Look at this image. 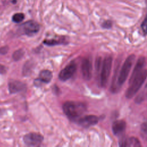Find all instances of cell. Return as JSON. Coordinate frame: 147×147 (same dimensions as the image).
I'll list each match as a JSON object with an SVG mask.
<instances>
[{
	"label": "cell",
	"mask_w": 147,
	"mask_h": 147,
	"mask_svg": "<svg viewBox=\"0 0 147 147\" xmlns=\"http://www.w3.org/2000/svg\"><path fill=\"white\" fill-rule=\"evenodd\" d=\"M63 110L66 116L70 119H76L86 110V105L82 102L67 101L63 106Z\"/></svg>",
	"instance_id": "6da1fadb"
},
{
	"label": "cell",
	"mask_w": 147,
	"mask_h": 147,
	"mask_svg": "<svg viewBox=\"0 0 147 147\" xmlns=\"http://www.w3.org/2000/svg\"><path fill=\"white\" fill-rule=\"evenodd\" d=\"M147 78V69H144L130 84L126 91L125 96L127 99L132 98L140 89Z\"/></svg>",
	"instance_id": "7a4b0ae2"
},
{
	"label": "cell",
	"mask_w": 147,
	"mask_h": 147,
	"mask_svg": "<svg viewBox=\"0 0 147 147\" xmlns=\"http://www.w3.org/2000/svg\"><path fill=\"white\" fill-rule=\"evenodd\" d=\"M136 56L134 55H129L125 60L122 67L119 72V74L117 79V84L118 88L121 87L126 80L130 69L133 66L135 60Z\"/></svg>",
	"instance_id": "3957f363"
},
{
	"label": "cell",
	"mask_w": 147,
	"mask_h": 147,
	"mask_svg": "<svg viewBox=\"0 0 147 147\" xmlns=\"http://www.w3.org/2000/svg\"><path fill=\"white\" fill-rule=\"evenodd\" d=\"M113 58L110 56L105 57L101 65L99 75V82L100 86L105 87L107 86L112 67Z\"/></svg>",
	"instance_id": "277c9868"
},
{
	"label": "cell",
	"mask_w": 147,
	"mask_h": 147,
	"mask_svg": "<svg viewBox=\"0 0 147 147\" xmlns=\"http://www.w3.org/2000/svg\"><path fill=\"white\" fill-rule=\"evenodd\" d=\"M21 32L28 36H33L40 30L39 24L34 21H28L20 26Z\"/></svg>",
	"instance_id": "5b68a950"
},
{
	"label": "cell",
	"mask_w": 147,
	"mask_h": 147,
	"mask_svg": "<svg viewBox=\"0 0 147 147\" xmlns=\"http://www.w3.org/2000/svg\"><path fill=\"white\" fill-rule=\"evenodd\" d=\"M42 135L36 133H30L24 136L23 140L24 143L29 146H39L43 140Z\"/></svg>",
	"instance_id": "8992f818"
},
{
	"label": "cell",
	"mask_w": 147,
	"mask_h": 147,
	"mask_svg": "<svg viewBox=\"0 0 147 147\" xmlns=\"http://www.w3.org/2000/svg\"><path fill=\"white\" fill-rule=\"evenodd\" d=\"M76 70V64L74 61L71 62L59 74V78L61 81H66L69 79L75 74Z\"/></svg>",
	"instance_id": "52a82bcc"
},
{
	"label": "cell",
	"mask_w": 147,
	"mask_h": 147,
	"mask_svg": "<svg viewBox=\"0 0 147 147\" xmlns=\"http://www.w3.org/2000/svg\"><path fill=\"white\" fill-rule=\"evenodd\" d=\"M99 121V118L94 115H88L79 118L78 123L83 127H88L96 125Z\"/></svg>",
	"instance_id": "ba28073f"
},
{
	"label": "cell",
	"mask_w": 147,
	"mask_h": 147,
	"mask_svg": "<svg viewBox=\"0 0 147 147\" xmlns=\"http://www.w3.org/2000/svg\"><path fill=\"white\" fill-rule=\"evenodd\" d=\"M81 71L85 80H90L92 76V64L91 61L87 58L84 59L81 64Z\"/></svg>",
	"instance_id": "9c48e42d"
},
{
	"label": "cell",
	"mask_w": 147,
	"mask_h": 147,
	"mask_svg": "<svg viewBox=\"0 0 147 147\" xmlns=\"http://www.w3.org/2000/svg\"><path fill=\"white\" fill-rule=\"evenodd\" d=\"M145 58L142 56L139 57L136 62V64L134 67V69L129 79V84H130L144 70L143 69L145 66Z\"/></svg>",
	"instance_id": "30bf717a"
},
{
	"label": "cell",
	"mask_w": 147,
	"mask_h": 147,
	"mask_svg": "<svg viewBox=\"0 0 147 147\" xmlns=\"http://www.w3.org/2000/svg\"><path fill=\"white\" fill-rule=\"evenodd\" d=\"M119 145L121 147L141 146V143L138 138L134 137H123L119 141Z\"/></svg>",
	"instance_id": "8fae6325"
},
{
	"label": "cell",
	"mask_w": 147,
	"mask_h": 147,
	"mask_svg": "<svg viewBox=\"0 0 147 147\" xmlns=\"http://www.w3.org/2000/svg\"><path fill=\"white\" fill-rule=\"evenodd\" d=\"M126 127V122L122 119L115 121L111 126L113 133L115 136H119L122 134L125 131Z\"/></svg>",
	"instance_id": "7c38bea8"
},
{
	"label": "cell",
	"mask_w": 147,
	"mask_h": 147,
	"mask_svg": "<svg viewBox=\"0 0 147 147\" xmlns=\"http://www.w3.org/2000/svg\"><path fill=\"white\" fill-rule=\"evenodd\" d=\"M9 90L11 94H15L22 91L25 88V84L18 80H12L9 82Z\"/></svg>",
	"instance_id": "4fadbf2b"
},
{
	"label": "cell",
	"mask_w": 147,
	"mask_h": 147,
	"mask_svg": "<svg viewBox=\"0 0 147 147\" xmlns=\"http://www.w3.org/2000/svg\"><path fill=\"white\" fill-rule=\"evenodd\" d=\"M52 78V72L48 69L42 70L40 74L38 79L41 80L42 83H49Z\"/></svg>",
	"instance_id": "5bb4252c"
},
{
	"label": "cell",
	"mask_w": 147,
	"mask_h": 147,
	"mask_svg": "<svg viewBox=\"0 0 147 147\" xmlns=\"http://www.w3.org/2000/svg\"><path fill=\"white\" fill-rule=\"evenodd\" d=\"M25 18V16L23 13H18L14 14L12 17V20L16 23H20L22 22Z\"/></svg>",
	"instance_id": "9a60e30c"
},
{
	"label": "cell",
	"mask_w": 147,
	"mask_h": 147,
	"mask_svg": "<svg viewBox=\"0 0 147 147\" xmlns=\"http://www.w3.org/2000/svg\"><path fill=\"white\" fill-rule=\"evenodd\" d=\"M43 43L45 45L49 46H53L55 45H59L63 43V40H55V39H51V40H45L43 41Z\"/></svg>",
	"instance_id": "2e32d148"
},
{
	"label": "cell",
	"mask_w": 147,
	"mask_h": 147,
	"mask_svg": "<svg viewBox=\"0 0 147 147\" xmlns=\"http://www.w3.org/2000/svg\"><path fill=\"white\" fill-rule=\"evenodd\" d=\"M24 55V51L22 49L17 50L14 52L13 55V59L16 61H18L23 57Z\"/></svg>",
	"instance_id": "e0dca14e"
},
{
	"label": "cell",
	"mask_w": 147,
	"mask_h": 147,
	"mask_svg": "<svg viewBox=\"0 0 147 147\" xmlns=\"http://www.w3.org/2000/svg\"><path fill=\"white\" fill-rule=\"evenodd\" d=\"M141 29L144 34L145 36L147 34V16L141 24Z\"/></svg>",
	"instance_id": "ac0fdd59"
},
{
	"label": "cell",
	"mask_w": 147,
	"mask_h": 147,
	"mask_svg": "<svg viewBox=\"0 0 147 147\" xmlns=\"http://www.w3.org/2000/svg\"><path fill=\"white\" fill-rule=\"evenodd\" d=\"M112 26V23L109 20H107L105 21V22H103V24H102V26L105 28V29H110L111 28Z\"/></svg>",
	"instance_id": "d6986e66"
},
{
	"label": "cell",
	"mask_w": 147,
	"mask_h": 147,
	"mask_svg": "<svg viewBox=\"0 0 147 147\" xmlns=\"http://www.w3.org/2000/svg\"><path fill=\"white\" fill-rule=\"evenodd\" d=\"M141 130L144 134H147V120L142 123L141 126Z\"/></svg>",
	"instance_id": "ffe728a7"
},
{
	"label": "cell",
	"mask_w": 147,
	"mask_h": 147,
	"mask_svg": "<svg viewBox=\"0 0 147 147\" xmlns=\"http://www.w3.org/2000/svg\"><path fill=\"white\" fill-rule=\"evenodd\" d=\"M9 50V48L7 46H4L0 48V54L5 55L6 54Z\"/></svg>",
	"instance_id": "44dd1931"
},
{
	"label": "cell",
	"mask_w": 147,
	"mask_h": 147,
	"mask_svg": "<svg viewBox=\"0 0 147 147\" xmlns=\"http://www.w3.org/2000/svg\"><path fill=\"white\" fill-rule=\"evenodd\" d=\"M6 72V67L3 65L0 64V74H4Z\"/></svg>",
	"instance_id": "7402d4cb"
},
{
	"label": "cell",
	"mask_w": 147,
	"mask_h": 147,
	"mask_svg": "<svg viewBox=\"0 0 147 147\" xmlns=\"http://www.w3.org/2000/svg\"><path fill=\"white\" fill-rule=\"evenodd\" d=\"M145 87H147V83H146V86H145Z\"/></svg>",
	"instance_id": "603a6c76"
},
{
	"label": "cell",
	"mask_w": 147,
	"mask_h": 147,
	"mask_svg": "<svg viewBox=\"0 0 147 147\" xmlns=\"http://www.w3.org/2000/svg\"><path fill=\"white\" fill-rule=\"evenodd\" d=\"M146 5H147V0H146Z\"/></svg>",
	"instance_id": "cb8c5ba5"
}]
</instances>
